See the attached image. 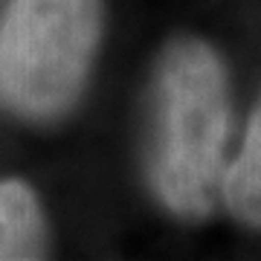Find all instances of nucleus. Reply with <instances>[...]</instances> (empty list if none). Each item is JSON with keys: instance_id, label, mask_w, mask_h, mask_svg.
Wrapping results in <instances>:
<instances>
[{"instance_id": "nucleus-1", "label": "nucleus", "mask_w": 261, "mask_h": 261, "mask_svg": "<svg viewBox=\"0 0 261 261\" xmlns=\"http://www.w3.org/2000/svg\"><path fill=\"white\" fill-rule=\"evenodd\" d=\"M154 189L171 212L200 218L212 209L229 105L221 61L200 41H180L166 53L157 87Z\"/></svg>"}, {"instance_id": "nucleus-2", "label": "nucleus", "mask_w": 261, "mask_h": 261, "mask_svg": "<svg viewBox=\"0 0 261 261\" xmlns=\"http://www.w3.org/2000/svg\"><path fill=\"white\" fill-rule=\"evenodd\" d=\"M99 41V0H15L0 23V102L47 119L82 90Z\"/></svg>"}, {"instance_id": "nucleus-3", "label": "nucleus", "mask_w": 261, "mask_h": 261, "mask_svg": "<svg viewBox=\"0 0 261 261\" xmlns=\"http://www.w3.org/2000/svg\"><path fill=\"white\" fill-rule=\"evenodd\" d=\"M41 215L32 192L20 183H0V258L41 255Z\"/></svg>"}, {"instance_id": "nucleus-4", "label": "nucleus", "mask_w": 261, "mask_h": 261, "mask_svg": "<svg viewBox=\"0 0 261 261\" xmlns=\"http://www.w3.org/2000/svg\"><path fill=\"white\" fill-rule=\"evenodd\" d=\"M226 203L238 221L261 226V105L250 122V134L224 183Z\"/></svg>"}]
</instances>
